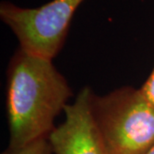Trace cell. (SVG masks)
<instances>
[{
    "label": "cell",
    "mask_w": 154,
    "mask_h": 154,
    "mask_svg": "<svg viewBox=\"0 0 154 154\" xmlns=\"http://www.w3.org/2000/svg\"><path fill=\"white\" fill-rule=\"evenodd\" d=\"M73 91L53 64L18 48L6 71L5 110L9 146L19 148L41 138L55 128V119L64 113Z\"/></svg>",
    "instance_id": "obj_1"
},
{
    "label": "cell",
    "mask_w": 154,
    "mask_h": 154,
    "mask_svg": "<svg viewBox=\"0 0 154 154\" xmlns=\"http://www.w3.org/2000/svg\"><path fill=\"white\" fill-rule=\"evenodd\" d=\"M91 108L109 154H145L154 144V107L140 88L93 91Z\"/></svg>",
    "instance_id": "obj_2"
},
{
    "label": "cell",
    "mask_w": 154,
    "mask_h": 154,
    "mask_svg": "<svg viewBox=\"0 0 154 154\" xmlns=\"http://www.w3.org/2000/svg\"><path fill=\"white\" fill-rule=\"evenodd\" d=\"M84 0H52L34 8L10 2L0 5V18L19 42V48L54 59L62 49L75 12Z\"/></svg>",
    "instance_id": "obj_3"
},
{
    "label": "cell",
    "mask_w": 154,
    "mask_h": 154,
    "mask_svg": "<svg viewBox=\"0 0 154 154\" xmlns=\"http://www.w3.org/2000/svg\"><path fill=\"white\" fill-rule=\"evenodd\" d=\"M93 90L83 87L64 110V120L48 136L53 154H109L91 108Z\"/></svg>",
    "instance_id": "obj_4"
},
{
    "label": "cell",
    "mask_w": 154,
    "mask_h": 154,
    "mask_svg": "<svg viewBox=\"0 0 154 154\" xmlns=\"http://www.w3.org/2000/svg\"><path fill=\"white\" fill-rule=\"evenodd\" d=\"M1 154H53L52 153L48 137L41 138L34 142L27 144L19 148H10L8 147Z\"/></svg>",
    "instance_id": "obj_5"
},
{
    "label": "cell",
    "mask_w": 154,
    "mask_h": 154,
    "mask_svg": "<svg viewBox=\"0 0 154 154\" xmlns=\"http://www.w3.org/2000/svg\"><path fill=\"white\" fill-rule=\"evenodd\" d=\"M140 89L146 99L154 107V67L151 73L145 80V82L140 87Z\"/></svg>",
    "instance_id": "obj_6"
},
{
    "label": "cell",
    "mask_w": 154,
    "mask_h": 154,
    "mask_svg": "<svg viewBox=\"0 0 154 154\" xmlns=\"http://www.w3.org/2000/svg\"><path fill=\"white\" fill-rule=\"evenodd\" d=\"M145 154H154V144L151 146V148H150L148 151H147Z\"/></svg>",
    "instance_id": "obj_7"
}]
</instances>
